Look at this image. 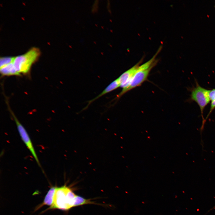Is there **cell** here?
<instances>
[{"instance_id":"6da1fadb","label":"cell","mask_w":215,"mask_h":215,"mask_svg":"<svg viewBox=\"0 0 215 215\" xmlns=\"http://www.w3.org/2000/svg\"><path fill=\"white\" fill-rule=\"evenodd\" d=\"M94 204L90 199L76 194L69 187L64 185L56 187L53 204L49 208L67 211L75 207Z\"/></svg>"},{"instance_id":"7a4b0ae2","label":"cell","mask_w":215,"mask_h":215,"mask_svg":"<svg viewBox=\"0 0 215 215\" xmlns=\"http://www.w3.org/2000/svg\"><path fill=\"white\" fill-rule=\"evenodd\" d=\"M160 50V49L159 50L149 61L139 65L128 86L126 88L122 89L116 96L115 99H119L127 92L141 86L147 80L150 70L156 64L157 61L156 57Z\"/></svg>"},{"instance_id":"3957f363","label":"cell","mask_w":215,"mask_h":215,"mask_svg":"<svg viewBox=\"0 0 215 215\" xmlns=\"http://www.w3.org/2000/svg\"><path fill=\"white\" fill-rule=\"evenodd\" d=\"M40 54L39 49L33 47L25 53L15 57L13 63L17 72L20 74L28 73Z\"/></svg>"},{"instance_id":"277c9868","label":"cell","mask_w":215,"mask_h":215,"mask_svg":"<svg viewBox=\"0 0 215 215\" xmlns=\"http://www.w3.org/2000/svg\"><path fill=\"white\" fill-rule=\"evenodd\" d=\"M196 84V86L191 90L190 100L196 102L199 107L202 120L201 128L202 132L205 123V119L203 116V111L210 100L208 96L209 90L201 87L197 81Z\"/></svg>"},{"instance_id":"5b68a950","label":"cell","mask_w":215,"mask_h":215,"mask_svg":"<svg viewBox=\"0 0 215 215\" xmlns=\"http://www.w3.org/2000/svg\"><path fill=\"white\" fill-rule=\"evenodd\" d=\"M9 108L13 118L15 121L18 132L22 140L32 154L39 166L41 168L40 162L35 151L33 143L27 131L24 127L19 121L13 112L10 108Z\"/></svg>"},{"instance_id":"8992f818","label":"cell","mask_w":215,"mask_h":215,"mask_svg":"<svg viewBox=\"0 0 215 215\" xmlns=\"http://www.w3.org/2000/svg\"><path fill=\"white\" fill-rule=\"evenodd\" d=\"M140 61L131 68L122 73L118 78L120 87L122 89L127 87L129 85L135 74L140 65Z\"/></svg>"},{"instance_id":"52a82bcc","label":"cell","mask_w":215,"mask_h":215,"mask_svg":"<svg viewBox=\"0 0 215 215\" xmlns=\"http://www.w3.org/2000/svg\"><path fill=\"white\" fill-rule=\"evenodd\" d=\"M120 87V84L118 78L110 84L100 93L97 96L88 102L87 106L84 110L86 109L93 102L103 95L116 89Z\"/></svg>"},{"instance_id":"ba28073f","label":"cell","mask_w":215,"mask_h":215,"mask_svg":"<svg viewBox=\"0 0 215 215\" xmlns=\"http://www.w3.org/2000/svg\"><path fill=\"white\" fill-rule=\"evenodd\" d=\"M57 187H52L45 196L43 202L39 205L36 210L44 205L52 206L53 203L54 198Z\"/></svg>"},{"instance_id":"9c48e42d","label":"cell","mask_w":215,"mask_h":215,"mask_svg":"<svg viewBox=\"0 0 215 215\" xmlns=\"http://www.w3.org/2000/svg\"><path fill=\"white\" fill-rule=\"evenodd\" d=\"M0 71L2 76H19L21 75L16 70L13 62L0 68Z\"/></svg>"},{"instance_id":"30bf717a","label":"cell","mask_w":215,"mask_h":215,"mask_svg":"<svg viewBox=\"0 0 215 215\" xmlns=\"http://www.w3.org/2000/svg\"><path fill=\"white\" fill-rule=\"evenodd\" d=\"M15 57H1L0 59V68L13 62Z\"/></svg>"},{"instance_id":"8fae6325","label":"cell","mask_w":215,"mask_h":215,"mask_svg":"<svg viewBox=\"0 0 215 215\" xmlns=\"http://www.w3.org/2000/svg\"><path fill=\"white\" fill-rule=\"evenodd\" d=\"M208 96L210 101H213L215 99V89L209 90Z\"/></svg>"},{"instance_id":"7c38bea8","label":"cell","mask_w":215,"mask_h":215,"mask_svg":"<svg viewBox=\"0 0 215 215\" xmlns=\"http://www.w3.org/2000/svg\"><path fill=\"white\" fill-rule=\"evenodd\" d=\"M215 108V99L212 101L211 102L210 108L208 114L206 119H205V122L206 121V120L208 119L209 116L213 111V110Z\"/></svg>"}]
</instances>
